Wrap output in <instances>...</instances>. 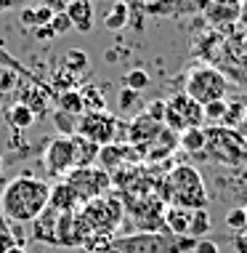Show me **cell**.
<instances>
[{
    "label": "cell",
    "instance_id": "1",
    "mask_svg": "<svg viewBox=\"0 0 247 253\" xmlns=\"http://www.w3.org/2000/svg\"><path fill=\"white\" fill-rule=\"evenodd\" d=\"M48 195H51V184L37 179L32 173H19L3 187L0 195V213L8 218L11 224H30L48 208Z\"/></svg>",
    "mask_w": 247,
    "mask_h": 253
},
{
    "label": "cell",
    "instance_id": "2",
    "mask_svg": "<svg viewBox=\"0 0 247 253\" xmlns=\"http://www.w3.org/2000/svg\"><path fill=\"white\" fill-rule=\"evenodd\" d=\"M162 200H168L176 208H186V211H208L210 195L205 187L202 173L194 166H176L168 173V179L162 184Z\"/></svg>",
    "mask_w": 247,
    "mask_h": 253
},
{
    "label": "cell",
    "instance_id": "3",
    "mask_svg": "<svg viewBox=\"0 0 247 253\" xmlns=\"http://www.w3.org/2000/svg\"><path fill=\"white\" fill-rule=\"evenodd\" d=\"M197 240L176 237L170 232H139L128 237H112L104 248L93 253H189Z\"/></svg>",
    "mask_w": 247,
    "mask_h": 253
},
{
    "label": "cell",
    "instance_id": "4",
    "mask_svg": "<svg viewBox=\"0 0 247 253\" xmlns=\"http://www.w3.org/2000/svg\"><path fill=\"white\" fill-rule=\"evenodd\" d=\"M183 93L202 107L210 104V101H221L229 93V78L212 64L191 67L186 72V80H183Z\"/></svg>",
    "mask_w": 247,
    "mask_h": 253
},
{
    "label": "cell",
    "instance_id": "5",
    "mask_svg": "<svg viewBox=\"0 0 247 253\" xmlns=\"http://www.w3.org/2000/svg\"><path fill=\"white\" fill-rule=\"evenodd\" d=\"M77 216L88 229V240L91 237H106V240H112V232L120 227V218H122V203L112 200L106 195L96 197V200L82 205Z\"/></svg>",
    "mask_w": 247,
    "mask_h": 253
},
{
    "label": "cell",
    "instance_id": "6",
    "mask_svg": "<svg viewBox=\"0 0 247 253\" xmlns=\"http://www.w3.org/2000/svg\"><path fill=\"white\" fill-rule=\"evenodd\" d=\"M208 141L205 149L212 155V160L226 166H247V139L239 136L234 128H205Z\"/></svg>",
    "mask_w": 247,
    "mask_h": 253
},
{
    "label": "cell",
    "instance_id": "7",
    "mask_svg": "<svg viewBox=\"0 0 247 253\" xmlns=\"http://www.w3.org/2000/svg\"><path fill=\"white\" fill-rule=\"evenodd\" d=\"M74 133L93 141L96 147H106L120 139V120L117 115L106 112V109L104 112H82L74 126Z\"/></svg>",
    "mask_w": 247,
    "mask_h": 253
},
{
    "label": "cell",
    "instance_id": "8",
    "mask_svg": "<svg viewBox=\"0 0 247 253\" xmlns=\"http://www.w3.org/2000/svg\"><path fill=\"white\" fill-rule=\"evenodd\" d=\"M64 181L77 192V197L82 200V205L96 200V197H104L109 189H112V176L106 170L88 166V168H74L64 176Z\"/></svg>",
    "mask_w": 247,
    "mask_h": 253
},
{
    "label": "cell",
    "instance_id": "9",
    "mask_svg": "<svg viewBox=\"0 0 247 253\" xmlns=\"http://www.w3.org/2000/svg\"><path fill=\"white\" fill-rule=\"evenodd\" d=\"M43 166L48 170L51 179H64L70 170H74V147L72 139L61 136V139H53L45 144L43 152Z\"/></svg>",
    "mask_w": 247,
    "mask_h": 253
},
{
    "label": "cell",
    "instance_id": "10",
    "mask_svg": "<svg viewBox=\"0 0 247 253\" xmlns=\"http://www.w3.org/2000/svg\"><path fill=\"white\" fill-rule=\"evenodd\" d=\"M19 104L30 107L35 118L51 115V107H53V88H45L40 80H32V85H27L24 91H22Z\"/></svg>",
    "mask_w": 247,
    "mask_h": 253
},
{
    "label": "cell",
    "instance_id": "11",
    "mask_svg": "<svg viewBox=\"0 0 247 253\" xmlns=\"http://www.w3.org/2000/svg\"><path fill=\"white\" fill-rule=\"evenodd\" d=\"M162 128H165V126L154 123L146 112H143V115H139V118L130 120V126H128V136H125V139L130 141V147H139V152H141L143 147L152 144L157 136H160ZM141 157H143V155H141Z\"/></svg>",
    "mask_w": 247,
    "mask_h": 253
},
{
    "label": "cell",
    "instance_id": "12",
    "mask_svg": "<svg viewBox=\"0 0 247 253\" xmlns=\"http://www.w3.org/2000/svg\"><path fill=\"white\" fill-rule=\"evenodd\" d=\"M168 109H173L178 118H181L183 128H202V123H205L202 104H197L194 99H189L183 91L176 93L173 99H168Z\"/></svg>",
    "mask_w": 247,
    "mask_h": 253
},
{
    "label": "cell",
    "instance_id": "13",
    "mask_svg": "<svg viewBox=\"0 0 247 253\" xmlns=\"http://www.w3.org/2000/svg\"><path fill=\"white\" fill-rule=\"evenodd\" d=\"M210 0H152L146 13L149 16H181V13H194L208 8Z\"/></svg>",
    "mask_w": 247,
    "mask_h": 253
},
{
    "label": "cell",
    "instance_id": "14",
    "mask_svg": "<svg viewBox=\"0 0 247 253\" xmlns=\"http://www.w3.org/2000/svg\"><path fill=\"white\" fill-rule=\"evenodd\" d=\"M80 205L82 200L67 181H56L51 187V195H48V208L51 211H56V213H74Z\"/></svg>",
    "mask_w": 247,
    "mask_h": 253
},
{
    "label": "cell",
    "instance_id": "15",
    "mask_svg": "<svg viewBox=\"0 0 247 253\" xmlns=\"http://www.w3.org/2000/svg\"><path fill=\"white\" fill-rule=\"evenodd\" d=\"M64 13L70 16L74 32H82V35H88V32L93 30L96 8H93L91 0H70V3L64 5Z\"/></svg>",
    "mask_w": 247,
    "mask_h": 253
},
{
    "label": "cell",
    "instance_id": "16",
    "mask_svg": "<svg viewBox=\"0 0 247 253\" xmlns=\"http://www.w3.org/2000/svg\"><path fill=\"white\" fill-rule=\"evenodd\" d=\"M205 19L218 27L221 32H229L231 27L237 24L239 19V3L237 5H226V3H208V8H205Z\"/></svg>",
    "mask_w": 247,
    "mask_h": 253
},
{
    "label": "cell",
    "instance_id": "17",
    "mask_svg": "<svg viewBox=\"0 0 247 253\" xmlns=\"http://www.w3.org/2000/svg\"><path fill=\"white\" fill-rule=\"evenodd\" d=\"M162 224H165V232H170V235H176V237H189L191 211L170 205V208H165V213H162Z\"/></svg>",
    "mask_w": 247,
    "mask_h": 253
},
{
    "label": "cell",
    "instance_id": "18",
    "mask_svg": "<svg viewBox=\"0 0 247 253\" xmlns=\"http://www.w3.org/2000/svg\"><path fill=\"white\" fill-rule=\"evenodd\" d=\"M53 104H56L59 112L70 115V118L77 120L82 112H85V107H82V99H80V88H70V91H59L53 93Z\"/></svg>",
    "mask_w": 247,
    "mask_h": 253
},
{
    "label": "cell",
    "instance_id": "19",
    "mask_svg": "<svg viewBox=\"0 0 247 253\" xmlns=\"http://www.w3.org/2000/svg\"><path fill=\"white\" fill-rule=\"evenodd\" d=\"M72 139V147H74V168H88V166H96V160H99V149L93 141L82 139V136H70Z\"/></svg>",
    "mask_w": 247,
    "mask_h": 253
},
{
    "label": "cell",
    "instance_id": "20",
    "mask_svg": "<svg viewBox=\"0 0 247 253\" xmlns=\"http://www.w3.org/2000/svg\"><path fill=\"white\" fill-rule=\"evenodd\" d=\"M128 155H130V147H117V144L101 147V149H99V168L106 170V173L112 176V170L120 168L122 163L128 160Z\"/></svg>",
    "mask_w": 247,
    "mask_h": 253
},
{
    "label": "cell",
    "instance_id": "21",
    "mask_svg": "<svg viewBox=\"0 0 247 253\" xmlns=\"http://www.w3.org/2000/svg\"><path fill=\"white\" fill-rule=\"evenodd\" d=\"M35 115H32V109L30 107H24V104H11L8 109H5V123L13 128L16 133H22V131H27V128H32L35 126Z\"/></svg>",
    "mask_w": 247,
    "mask_h": 253
},
{
    "label": "cell",
    "instance_id": "22",
    "mask_svg": "<svg viewBox=\"0 0 247 253\" xmlns=\"http://www.w3.org/2000/svg\"><path fill=\"white\" fill-rule=\"evenodd\" d=\"M205 141H208V131L202 128H186L183 133H178V147L186 155H200L205 152Z\"/></svg>",
    "mask_w": 247,
    "mask_h": 253
},
{
    "label": "cell",
    "instance_id": "23",
    "mask_svg": "<svg viewBox=\"0 0 247 253\" xmlns=\"http://www.w3.org/2000/svg\"><path fill=\"white\" fill-rule=\"evenodd\" d=\"M128 19H130V8H128V3H125V0H117V3H114L112 8H109V13L104 16V27H106L109 32L125 30Z\"/></svg>",
    "mask_w": 247,
    "mask_h": 253
},
{
    "label": "cell",
    "instance_id": "24",
    "mask_svg": "<svg viewBox=\"0 0 247 253\" xmlns=\"http://www.w3.org/2000/svg\"><path fill=\"white\" fill-rule=\"evenodd\" d=\"M80 99H82L85 112H104L106 109L104 93H101V88H96V85H82L80 88Z\"/></svg>",
    "mask_w": 247,
    "mask_h": 253
},
{
    "label": "cell",
    "instance_id": "25",
    "mask_svg": "<svg viewBox=\"0 0 247 253\" xmlns=\"http://www.w3.org/2000/svg\"><path fill=\"white\" fill-rule=\"evenodd\" d=\"M212 229V218L208 211H191V224H189V237L191 240H202Z\"/></svg>",
    "mask_w": 247,
    "mask_h": 253
},
{
    "label": "cell",
    "instance_id": "26",
    "mask_svg": "<svg viewBox=\"0 0 247 253\" xmlns=\"http://www.w3.org/2000/svg\"><path fill=\"white\" fill-rule=\"evenodd\" d=\"M122 83H125L128 91H143V88H149V83H152V78H149V72L143 70V67H136V70L125 72V78H122Z\"/></svg>",
    "mask_w": 247,
    "mask_h": 253
},
{
    "label": "cell",
    "instance_id": "27",
    "mask_svg": "<svg viewBox=\"0 0 247 253\" xmlns=\"http://www.w3.org/2000/svg\"><path fill=\"white\" fill-rule=\"evenodd\" d=\"M0 67H3V70L16 72L19 78H32V72L27 70V67H24L16 56H11V51H5V48H3V43H0ZM32 80H37V78H32Z\"/></svg>",
    "mask_w": 247,
    "mask_h": 253
},
{
    "label": "cell",
    "instance_id": "28",
    "mask_svg": "<svg viewBox=\"0 0 247 253\" xmlns=\"http://www.w3.org/2000/svg\"><path fill=\"white\" fill-rule=\"evenodd\" d=\"M64 64H67V70H70L72 75H82V72L88 70V56H85V51L72 48V51L64 56Z\"/></svg>",
    "mask_w": 247,
    "mask_h": 253
},
{
    "label": "cell",
    "instance_id": "29",
    "mask_svg": "<svg viewBox=\"0 0 247 253\" xmlns=\"http://www.w3.org/2000/svg\"><path fill=\"white\" fill-rule=\"evenodd\" d=\"M226 104H229V99H221V101H210V104H205V107H202L205 120H210V123H223V118H226Z\"/></svg>",
    "mask_w": 247,
    "mask_h": 253
},
{
    "label": "cell",
    "instance_id": "30",
    "mask_svg": "<svg viewBox=\"0 0 247 253\" xmlns=\"http://www.w3.org/2000/svg\"><path fill=\"white\" fill-rule=\"evenodd\" d=\"M51 32H53V38H61V35H70L72 32V22H70V16H67L64 11H59V13H53V19H51Z\"/></svg>",
    "mask_w": 247,
    "mask_h": 253
},
{
    "label": "cell",
    "instance_id": "31",
    "mask_svg": "<svg viewBox=\"0 0 247 253\" xmlns=\"http://www.w3.org/2000/svg\"><path fill=\"white\" fill-rule=\"evenodd\" d=\"M51 118H53V123H56V128H59V133L61 136H67V139H70V136H74V126H77V120L74 118H70V115H64V112H51Z\"/></svg>",
    "mask_w": 247,
    "mask_h": 253
},
{
    "label": "cell",
    "instance_id": "32",
    "mask_svg": "<svg viewBox=\"0 0 247 253\" xmlns=\"http://www.w3.org/2000/svg\"><path fill=\"white\" fill-rule=\"evenodd\" d=\"M226 227H229L231 232H242V229H247V221H245V211H242V205L239 208H231L229 213H226Z\"/></svg>",
    "mask_w": 247,
    "mask_h": 253
},
{
    "label": "cell",
    "instance_id": "33",
    "mask_svg": "<svg viewBox=\"0 0 247 253\" xmlns=\"http://www.w3.org/2000/svg\"><path fill=\"white\" fill-rule=\"evenodd\" d=\"M32 13H35V27H32V30H37V27H48V24H51V19H53V11L48 8L45 3L32 5Z\"/></svg>",
    "mask_w": 247,
    "mask_h": 253
},
{
    "label": "cell",
    "instance_id": "34",
    "mask_svg": "<svg viewBox=\"0 0 247 253\" xmlns=\"http://www.w3.org/2000/svg\"><path fill=\"white\" fill-rule=\"evenodd\" d=\"M165 112H168V101H152V104H146V115L152 118L154 123H160L162 126V120H165Z\"/></svg>",
    "mask_w": 247,
    "mask_h": 253
},
{
    "label": "cell",
    "instance_id": "35",
    "mask_svg": "<svg viewBox=\"0 0 247 253\" xmlns=\"http://www.w3.org/2000/svg\"><path fill=\"white\" fill-rule=\"evenodd\" d=\"M139 104H141V101H139V93L122 88V93H120V112H130V109L139 107Z\"/></svg>",
    "mask_w": 247,
    "mask_h": 253
},
{
    "label": "cell",
    "instance_id": "36",
    "mask_svg": "<svg viewBox=\"0 0 247 253\" xmlns=\"http://www.w3.org/2000/svg\"><path fill=\"white\" fill-rule=\"evenodd\" d=\"M16 80H19V75H16V72L3 70V67H0V93H8V91H13Z\"/></svg>",
    "mask_w": 247,
    "mask_h": 253
},
{
    "label": "cell",
    "instance_id": "37",
    "mask_svg": "<svg viewBox=\"0 0 247 253\" xmlns=\"http://www.w3.org/2000/svg\"><path fill=\"white\" fill-rule=\"evenodd\" d=\"M191 253H221V248H218V243H215V240H210V237H202V240H197V243H194Z\"/></svg>",
    "mask_w": 247,
    "mask_h": 253
},
{
    "label": "cell",
    "instance_id": "38",
    "mask_svg": "<svg viewBox=\"0 0 247 253\" xmlns=\"http://www.w3.org/2000/svg\"><path fill=\"white\" fill-rule=\"evenodd\" d=\"M231 248L234 253H247V229L234 232V240H231Z\"/></svg>",
    "mask_w": 247,
    "mask_h": 253
},
{
    "label": "cell",
    "instance_id": "39",
    "mask_svg": "<svg viewBox=\"0 0 247 253\" xmlns=\"http://www.w3.org/2000/svg\"><path fill=\"white\" fill-rule=\"evenodd\" d=\"M19 24L27 27V30H32V27H35V13H32V5L19 8Z\"/></svg>",
    "mask_w": 247,
    "mask_h": 253
},
{
    "label": "cell",
    "instance_id": "40",
    "mask_svg": "<svg viewBox=\"0 0 247 253\" xmlns=\"http://www.w3.org/2000/svg\"><path fill=\"white\" fill-rule=\"evenodd\" d=\"M32 5V0H0V11H11V8H27Z\"/></svg>",
    "mask_w": 247,
    "mask_h": 253
},
{
    "label": "cell",
    "instance_id": "41",
    "mask_svg": "<svg viewBox=\"0 0 247 253\" xmlns=\"http://www.w3.org/2000/svg\"><path fill=\"white\" fill-rule=\"evenodd\" d=\"M32 35H35L37 40H51L53 32H51V27H37V30H32Z\"/></svg>",
    "mask_w": 247,
    "mask_h": 253
},
{
    "label": "cell",
    "instance_id": "42",
    "mask_svg": "<svg viewBox=\"0 0 247 253\" xmlns=\"http://www.w3.org/2000/svg\"><path fill=\"white\" fill-rule=\"evenodd\" d=\"M237 24H242L247 30V0H239V19H237Z\"/></svg>",
    "mask_w": 247,
    "mask_h": 253
},
{
    "label": "cell",
    "instance_id": "43",
    "mask_svg": "<svg viewBox=\"0 0 247 253\" xmlns=\"http://www.w3.org/2000/svg\"><path fill=\"white\" fill-rule=\"evenodd\" d=\"M5 253H27V251H24V245H22V243H16L11 251H5Z\"/></svg>",
    "mask_w": 247,
    "mask_h": 253
},
{
    "label": "cell",
    "instance_id": "44",
    "mask_svg": "<svg viewBox=\"0 0 247 253\" xmlns=\"http://www.w3.org/2000/svg\"><path fill=\"white\" fill-rule=\"evenodd\" d=\"M242 211H245V221H247V203L242 205Z\"/></svg>",
    "mask_w": 247,
    "mask_h": 253
},
{
    "label": "cell",
    "instance_id": "45",
    "mask_svg": "<svg viewBox=\"0 0 247 253\" xmlns=\"http://www.w3.org/2000/svg\"><path fill=\"white\" fill-rule=\"evenodd\" d=\"M0 173H3V157H0Z\"/></svg>",
    "mask_w": 247,
    "mask_h": 253
},
{
    "label": "cell",
    "instance_id": "46",
    "mask_svg": "<svg viewBox=\"0 0 247 253\" xmlns=\"http://www.w3.org/2000/svg\"><path fill=\"white\" fill-rule=\"evenodd\" d=\"M245 83H247V67H245Z\"/></svg>",
    "mask_w": 247,
    "mask_h": 253
},
{
    "label": "cell",
    "instance_id": "47",
    "mask_svg": "<svg viewBox=\"0 0 247 253\" xmlns=\"http://www.w3.org/2000/svg\"><path fill=\"white\" fill-rule=\"evenodd\" d=\"M61 3H70V0H61Z\"/></svg>",
    "mask_w": 247,
    "mask_h": 253
},
{
    "label": "cell",
    "instance_id": "48",
    "mask_svg": "<svg viewBox=\"0 0 247 253\" xmlns=\"http://www.w3.org/2000/svg\"><path fill=\"white\" fill-rule=\"evenodd\" d=\"M0 13H3V11H0Z\"/></svg>",
    "mask_w": 247,
    "mask_h": 253
}]
</instances>
